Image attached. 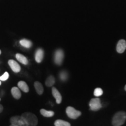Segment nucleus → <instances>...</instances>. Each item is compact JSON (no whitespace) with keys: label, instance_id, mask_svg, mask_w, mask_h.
<instances>
[{"label":"nucleus","instance_id":"obj_16","mask_svg":"<svg viewBox=\"0 0 126 126\" xmlns=\"http://www.w3.org/2000/svg\"><path fill=\"white\" fill-rule=\"evenodd\" d=\"M19 43L22 46L24 47L25 48H31L32 46V43L31 41L25 39L20 40L19 42Z\"/></svg>","mask_w":126,"mask_h":126},{"label":"nucleus","instance_id":"obj_27","mask_svg":"<svg viewBox=\"0 0 126 126\" xmlns=\"http://www.w3.org/2000/svg\"><path fill=\"white\" fill-rule=\"evenodd\" d=\"M0 101H1V98H0Z\"/></svg>","mask_w":126,"mask_h":126},{"label":"nucleus","instance_id":"obj_21","mask_svg":"<svg viewBox=\"0 0 126 126\" xmlns=\"http://www.w3.org/2000/svg\"><path fill=\"white\" fill-rule=\"evenodd\" d=\"M9 74L8 72H5V73L2 75L0 77V81H5L9 78Z\"/></svg>","mask_w":126,"mask_h":126},{"label":"nucleus","instance_id":"obj_24","mask_svg":"<svg viewBox=\"0 0 126 126\" xmlns=\"http://www.w3.org/2000/svg\"><path fill=\"white\" fill-rule=\"evenodd\" d=\"M124 89H125V91H126V86H125V87H124Z\"/></svg>","mask_w":126,"mask_h":126},{"label":"nucleus","instance_id":"obj_1","mask_svg":"<svg viewBox=\"0 0 126 126\" xmlns=\"http://www.w3.org/2000/svg\"><path fill=\"white\" fill-rule=\"evenodd\" d=\"M126 120V113L124 111H119L113 116L112 124L113 126H121L124 124Z\"/></svg>","mask_w":126,"mask_h":126},{"label":"nucleus","instance_id":"obj_18","mask_svg":"<svg viewBox=\"0 0 126 126\" xmlns=\"http://www.w3.org/2000/svg\"><path fill=\"white\" fill-rule=\"evenodd\" d=\"M55 126H71L70 123L63 120H57L54 123Z\"/></svg>","mask_w":126,"mask_h":126},{"label":"nucleus","instance_id":"obj_13","mask_svg":"<svg viewBox=\"0 0 126 126\" xmlns=\"http://www.w3.org/2000/svg\"><path fill=\"white\" fill-rule=\"evenodd\" d=\"M34 86L37 94H39V95H41V94H43V93L44 92V88L43 85H42V84L40 82L36 81L34 83Z\"/></svg>","mask_w":126,"mask_h":126},{"label":"nucleus","instance_id":"obj_12","mask_svg":"<svg viewBox=\"0 0 126 126\" xmlns=\"http://www.w3.org/2000/svg\"><path fill=\"white\" fill-rule=\"evenodd\" d=\"M11 94L12 96L15 99H19L21 97V92L18 87L14 86L11 89Z\"/></svg>","mask_w":126,"mask_h":126},{"label":"nucleus","instance_id":"obj_6","mask_svg":"<svg viewBox=\"0 0 126 126\" xmlns=\"http://www.w3.org/2000/svg\"><path fill=\"white\" fill-rule=\"evenodd\" d=\"M64 52L61 49H59L56 50L54 54V60L55 64L58 65H60L63 63V60H64Z\"/></svg>","mask_w":126,"mask_h":126},{"label":"nucleus","instance_id":"obj_15","mask_svg":"<svg viewBox=\"0 0 126 126\" xmlns=\"http://www.w3.org/2000/svg\"><path fill=\"white\" fill-rule=\"evenodd\" d=\"M40 113L42 116L46 117H53L54 115V112L53 111H50V110H46L44 109H42L40 110Z\"/></svg>","mask_w":126,"mask_h":126},{"label":"nucleus","instance_id":"obj_23","mask_svg":"<svg viewBox=\"0 0 126 126\" xmlns=\"http://www.w3.org/2000/svg\"><path fill=\"white\" fill-rule=\"evenodd\" d=\"M16 126V125H15V124H11L10 126Z\"/></svg>","mask_w":126,"mask_h":126},{"label":"nucleus","instance_id":"obj_11","mask_svg":"<svg viewBox=\"0 0 126 126\" xmlns=\"http://www.w3.org/2000/svg\"><path fill=\"white\" fill-rule=\"evenodd\" d=\"M15 57L16 59H17V60H18L19 62L24 64V65H28V63H29V61H28L27 58L22 54H19V53H17V54H16Z\"/></svg>","mask_w":126,"mask_h":126},{"label":"nucleus","instance_id":"obj_5","mask_svg":"<svg viewBox=\"0 0 126 126\" xmlns=\"http://www.w3.org/2000/svg\"><path fill=\"white\" fill-rule=\"evenodd\" d=\"M89 107L92 111H97L102 108V104L99 98L92 99L89 102Z\"/></svg>","mask_w":126,"mask_h":126},{"label":"nucleus","instance_id":"obj_7","mask_svg":"<svg viewBox=\"0 0 126 126\" xmlns=\"http://www.w3.org/2000/svg\"><path fill=\"white\" fill-rule=\"evenodd\" d=\"M8 63V65L11 67V70L14 72L18 73V72H19L20 71V70H21L20 66L16 61L14 60H9Z\"/></svg>","mask_w":126,"mask_h":126},{"label":"nucleus","instance_id":"obj_22","mask_svg":"<svg viewBox=\"0 0 126 126\" xmlns=\"http://www.w3.org/2000/svg\"><path fill=\"white\" fill-rule=\"evenodd\" d=\"M3 109H4L3 106L2 105H1V104H0V113H1L3 111Z\"/></svg>","mask_w":126,"mask_h":126},{"label":"nucleus","instance_id":"obj_20","mask_svg":"<svg viewBox=\"0 0 126 126\" xmlns=\"http://www.w3.org/2000/svg\"><path fill=\"white\" fill-rule=\"evenodd\" d=\"M103 90L100 88H97L94 89V94L96 97H99L103 94Z\"/></svg>","mask_w":126,"mask_h":126},{"label":"nucleus","instance_id":"obj_9","mask_svg":"<svg viewBox=\"0 0 126 126\" xmlns=\"http://www.w3.org/2000/svg\"><path fill=\"white\" fill-rule=\"evenodd\" d=\"M52 94L56 99V103L57 104H60L62 101V96H61L60 93L55 87L52 88Z\"/></svg>","mask_w":126,"mask_h":126},{"label":"nucleus","instance_id":"obj_26","mask_svg":"<svg viewBox=\"0 0 126 126\" xmlns=\"http://www.w3.org/2000/svg\"><path fill=\"white\" fill-rule=\"evenodd\" d=\"M1 85V82L0 81V85Z\"/></svg>","mask_w":126,"mask_h":126},{"label":"nucleus","instance_id":"obj_2","mask_svg":"<svg viewBox=\"0 0 126 126\" xmlns=\"http://www.w3.org/2000/svg\"><path fill=\"white\" fill-rule=\"evenodd\" d=\"M28 123L29 126H36L38 123V119L35 114L31 112H25L21 115Z\"/></svg>","mask_w":126,"mask_h":126},{"label":"nucleus","instance_id":"obj_4","mask_svg":"<svg viewBox=\"0 0 126 126\" xmlns=\"http://www.w3.org/2000/svg\"><path fill=\"white\" fill-rule=\"evenodd\" d=\"M66 113L68 117L72 119H76L81 115V112L71 106H68L66 109Z\"/></svg>","mask_w":126,"mask_h":126},{"label":"nucleus","instance_id":"obj_17","mask_svg":"<svg viewBox=\"0 0 126 126\" xmlns=\"http://www.w3.org/2000/svg\"><path fill=\"white\" fill-rule=\"evenodd\" d=\"M55 83V78L52 75H50L46 79V81L45 82L46 85L48 87H51V86H53V85Z\"/></svg>","mask_w":126,"mask_h":126},{"label":"nucleus","instance_id":"obj_3","mask_svg":"<svg viewBox=\"0 0 126 126\" xmlns=\"http://www.w3.org/2000/svg\"><path fill=\"white\" fill-rule=\"evenodd\" d=\"M11 124H15L18 126H29L28 123L22 116H15L10 119Z\"/></svg>","mask_w":126,"mask_h":126},{"label":"nucleus","instance_id":"obj_25","mask_svg":"<svg viewBox=\"0 0 126 126\" xmlns=\"http://www.w3.org/2000/svg\"><path fill=\"white\" fill-rule=\"evenodd\" d=\"M1 50H0V55H1Z\"/></svg>","mask_w":126,"mask_h":126},{"label":"nucleus","instance_id":"obj_14","mask_svg":"<svg viewBox=\"0 0 126 126\" xmlns=\"http://www.w3.org/2000/svg\"><path fill=\"white\" fill-rule=\"evenodd\" d=\"M18 86L20 90H22L23 92L27 93L29 91V86L27 85V83L25 81H20L18 83Z\"/></svg>","mask_w":126,"mask_h":126},{"label":"nucleus","instance_id":"obj_8","mask_svg":"<svg viewBox=\"0 0 126 126\" xmlns=\"http://www.w3.org/2000/svg\"><path fill=\"white\" fill-rule=\"evenodd\" d=\"M126 49V40L122 39L119 40L116 46V50L119 53H123Z\"/></svg>","mask_w":126,"mask_h":126},{"label":"nucleus","instance_id":"obj_10","mask_svg":"<svg viewBox=\"0 0 126 126\" xmlns=\"http://www.w3.org/2000/svg\"><path fill=\"white\" fill-rule=\"evenodd\" d=\"M44 51L42 48H38L35 53V60L37 63H40L44 58Z\"/></svg>","mask_w":126,"mask_h":126},{"label":"nucleus","instance_id":"obj_19","mask_svg":"<svg viewBox=\"0 0 126 126\" xmlns=\"http://www.w3.org/2000/svg\"><path fill=\"white\" fill-rule=\"evenodd\" d=\"M68 75L67 72H66L65 71H63L60 73V78L62 81H65L68 79Z\"/></svg>","mask_w":126,"mask_h":126}]
</instances>
